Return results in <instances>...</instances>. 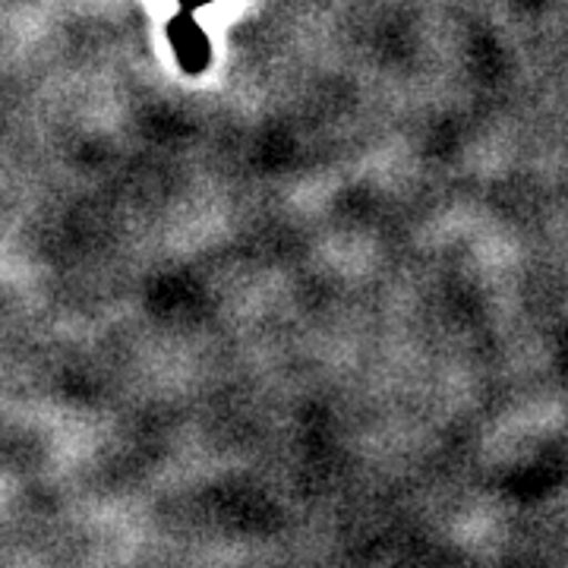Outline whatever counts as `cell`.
I'll return each instance as SVG.
<instances>
[{
	"label": "cell",
	"instance_id": "cell-1",
	"mask_svg": "<svg viewBox=\"0 0 568 568\" xmlns=\"http://www.w3.org/2000/svg\"><path fill=\"white\" fill-rule=\"evenodd\" d=\"M171 44H174L178 58L190 73L203 70L209 63V41H205L203 29L193 22L190 13H181V17L171 20Z\"/></svg>",
	"mask_w": 568,
	"mask_h": 568
},
{
	"label": "cell",
	"instance_id": "cell-2",
	"mask_svg": "<svg viewBox=\"0 0 568 568\" xmlns=\"http://www.w3.org/2000/svg\"><path fill=\"white\" fill-rule=\"evenodd\" d=\"M186 7H200V3H209V0H183Z\"/></svg>",
	"mask_w": 568,
	"mask_h": 568
}]
</instances>
